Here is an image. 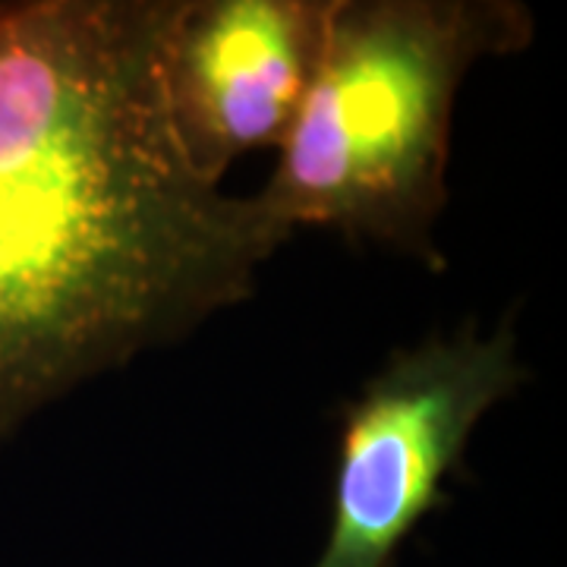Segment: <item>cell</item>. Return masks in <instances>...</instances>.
<instances>
[{
	"mask_svg": "<svg viewBox=\"0 0 567 567\" xmlns=\"http://www.w3.org/2000/svg\"><path fill=\"white\" fill-rule=\"evenodd\" d=\"M174 0L0 3V451L44 406L256 293L290 237L167 117Z\"/></svg>",
	"mask_w": 567,
	"mask_h": 567,
	"instance_id": "obj_1",
	"label": "cell"
},
{
	"mask_svg": "<svg viewBox=\"0 0 567 567\" xmlns=\"http://www.w3.org/2000/svg\"><path fill=\"white\" fill-rule=\"evenodd\" d=\"M533 41L514 0H334L303 107L256 193L293 237L331 227L439 271L454 102L486 58Z\"/></svg>",
	"mask_w": 567,
	"mask_h": 567,
	"instance_id": "obj_2",
	"label": "cell"
},
{
	"mask_svg": "<svg viewBox=\"0 0 567 567\" xmlns=\"http://www.w3.org/2000/svg\"><path fill=\"white\" fill-rule=\"evenodd\" d=\"M511 319L492 334L466 322L401 347L341 413L331 517L312 567H394L464 464L473 429L527 385Z\"/></svg>",
	"mask_w": 567,
	"mask_h": 567,
	"instance_id": "obj_3",
	"label": "cell"
},
{
	"mask_svg": "<svg viewBox=\"0 0 567 567\" xmlns=\"http://www.w3.org/2000/svg\"><path fill=\"white\" fill-rule=\"evenodd\" d=\"M334 0H174L162 48L167 117L205 181L281 148L322 58Z\"/></svg>",
	"mask_w": 567,
	"mask_h": 567,
	"instance_id": "obj_4",
	"label": "cell"
}]
</instances>
